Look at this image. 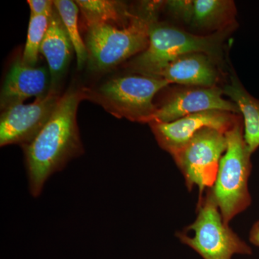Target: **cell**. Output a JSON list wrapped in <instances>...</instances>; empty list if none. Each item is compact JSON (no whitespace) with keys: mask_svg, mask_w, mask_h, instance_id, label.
Masks as SVG:
<instances>
[{"mask_svg":"<svg viewBox=\"0 0 259 259\" xmlns=\"http://www.w3.org/2000/svg\"><path fill=\"white\" fill-rule=\"evenodd\" d=\"M51 89V75L47 68L28 66L22 56H18L10 66L2 88L1 110L23 104L30 97L42 98L49 95Z\"/></svg>","mask_w":259,"mask_h":259,"instance_id":"obj_11","label":"cell"},{"mask_svg":"<svg viewBox=\"0 0 259 259\" xmlns=\"http://www.w3.org/2000/svg\"><path fill=\"white\" fill-rule=\"evenodd\" d=\"M83 100V89L68 90L36 137L23 146L32 197L40 196L51 175L84 152L76 121L78 107Z\"/></svg>","mask_w":259,"mask_h":259,"instance_id":"obj_1","label":"cell"},{"mask_svg":"<svg viewBox=\"0 0 259 259\" xmlns=\"http://www.w3.org/2000/svg\"><path fill=\"white\" fill-rule=\"evenodd\" d=\"M226 149L225 134L204 128L172 155L185 178L187 190L191 192L194 187H198V199L214 185L220 161Z\"/></svg>","mask_w":259,"mask_h":259,"instance_id":"obj_7","label":"cell"},{"mask_svg":"<svg viewBox=\"0 0 259 259\" xmlns=\"http://www.w3.org/2000/svg\"><path fill=\"white\" fill-rule=\"evenodd\" d=\"M54 6L59 12L68 35L70 37L77 61V68L79 70L84 67L88 63V54L86 44L83 41L79 30L78 14L79 8L75 1L70 0H56Z\"/></svg>","mask_w":259,"mask_h":259,"instance_id":"obj_17","label":"cell"},{"mask_svg":"<svg viewBox=\"0 0 259 259\" xmlns=\"http://www.w3.org/2000/svg\"><path fill=\"white\" fill-rule=\"evenodd\" d=\"M87 28L97 24H108L118 28L127 26L136 13L122 2L114 0H77Z\"/></svg>","mask_w":259,"mask_h":259,"instance_id":"obj_15","label":"cell"},{"mask_svg":"<svg viewBox=\"0 0 259 259\" xmlns=\"http://www.w3.org/2000/svg\"><path fill=\"white\" fill-rule=\"evenodd\" d=\"M169 84L161 78L131 74L107 81L95 88H83L85 100L101 105L117 118L149 123L158 107L153 98Z\"/></svg>","mask_w":259,"mask_h":259,"instance_id":"obj_5","label":"cell"},{"mask_svg":"<svg viewBox=\"0 0 259 259\" xmlns=\"http://www.w3.org/2000/svg\"><path fill=\"white\" fill-rule=\"evenodd\" d=\"M156 77L166 80L169 83L212 88L216 86L218 72L215 60L211 56L202 53H191L168 63Z\"/></svg>","mask_w":259,"mask_h":259,"instance_id":"obj_12","label":"cell"},{"mask_svg":"<svg viewBox=\"0 0 259 259\" xmlns=\"http://www.w3.org/2000/svg\"><path fill=\"white\" fill-rule=\"evenodd\" d=\"M236 114L221 110H208L192 114L170 122H150L158 145L171 156L204 128L218 130L223 134L239 120Z\"/></svg>","mask_w":259,"mask_h":259,"instance_id":"obj_9","label":"cell"},{"mask_svg":"<svg viewBox=\"0 0 259 259\" xmlns=\"http://www.w3.org/2000/svg\"><path fill=\"white\" fill-rule=\"evenodd\" d=\"M30 15H41L52 13L54 8V1L49 0H28Z\"/></svg>","mask_w":259,"mask_h":259,"instance_id":"obj_20","label":"cell"},{"mask_svg":"<svg viewBox=\"0 0 259 259\" xmlns=\"http://www.w3.org/2000/svg\"><path fill=\"white\" fill-rule=\"evenodd\" d=\"M73 51L74 49L72 42L54 6L40 49V53L45 56L49 64L51 90L58 93L57 87L69 68Z\"/></svg>","mask_w":259,"mask_h":259,"instance_id":"obj_13","label":"cell"},{"mask_svg":"<svg viewBox=\"0 0 259 259\" xmlns=\"http://www.w3.org/2000/svg\"><path fill=\"white\" fill-rule=\"evenodd\" d=\"M229 83L223 88V93L230 97L239 108L244 120V140L250 154L259 148V100L243 88L234 73Z\"/></svg>","mask_w":259,"mask_h":259,"instance_id":"obj_14","label":"cell"},{"mask_svg":"<svg viewBox=\"0 0 259 259\" xmlns=\"http://www.w3.org/2000/svg\"><path fill=\"white\" fill-rule=\"evenodd\" d=\"M165 3L167 9L175 18L191 25L193 17L194 0H171Z\"/></svg>","mask_w":259,"mask_h":259,"instance_id":"obj_19","label":"cell"},{"mask_svg":"<svg viewBox=\"0 0 259 259\" xmlns=\"http://www.w3.org/2000/svg\"><path fill=\"white\" fill-rule=\"evenodd\" d=\"M161 2L148 3L141 13L136 14L123 28L108 24H97L87 28L85 44L89 69L102 73L136 56L147 49L151 24Z\"/></svg>","mask_w":259,"mask_h":259,"instance_id":"obj_2","label":"cell"},{"mask_svg":"<svg viewBox=\"0 0 259 259\" xmlns=\"http://www.w3.org/2000/svg\"><path fill=\"white\" fill-rule=\"evenodd\" d=\"M249 240L255 246L259 247V221L252 226L249 234Z\"/></svg>","mask_w":259,"mask_h":259,"instance_id":"obj_21","label":"cell"},{"mask_svg":"<svg viewBox=\"0 0 259 259\" xmlns=\"http://www.w3.org/2000/svg\"><path fill=\"white\" fill-rule=\"evenodd\" d=\"M225 136L227 149L220 161L214 185L208 190L223 221L229 225L233 218L251 204L248 185L252 163L251 154L245 142L243 124L240 119Z\"/></svg>","mask_w":259,"mask_h":259,"instance_id":"obj_4","label":"cell"},{"mask_svg":"<svg viewBox=\"0 0 259 259\" xmlns=\"http://www.w3.org/2000/svg\"><path fill=\"white\" fill-rule=\"evenodd\" d=\"M51 13L30 15L28 37L22 55L23 62L28 66H36L40 46L47 33Z\"/></svg>","mask_w":259,"mask_h":259,"instance_id":"obj_18","label":"cell"},{"mask_svg":"<svg viewBox=\"0 0 259 259\" xmlns=\"http://www.w3.org/2000/svg\"><path fill=\"white\" fill-rule=\"evenodd\" d=\"M197 218L176 236L203 259H231L236 254L251 255V248L223 221L209 190L198 199Z\"/></svg>","mask_w":259,"mask_h":259,"instance_id":"obj_6","label":"cell"},{"mask_svg":"<svg viewBox=\"0 0 259 259\" xmlns=\"http://www.w3.org/2000/svg\"><path fill=\"white\" fill-rule=\"evenodd\" d=\"M229 30L212 35H194L173 25L158 23L156 18L150 26L147 49L133 58L127 66L138 74L156 77L168 63L191 53H202L214 60L223 56V44Z\"/></svg>","mask_w":259,"mask_h":259,"instance_id":"obj_3","label":"cell"},{"mask_svg":"<svg viewBox=\"0 0 259 259\" xmlns=\"http://www.w3.org/2000/svg\"><path fill=\"white\" fill-rule=\"evenodd\" d=\"M223 89L217 86L181 89L172 94L161 107H158L150 122H173L192 114L208 110L241 113L236 104L223 98Z\"/></svg>","mask_w":259,"mask_h":259,"instance_id":"obj_10","label":"cell"},{"mask_svg":"<svg viewBox=\"0 0 259 259\" xmlns=\"http://www.w3.org/2000/svg\"><path fill=\"white\" fill-rule=\"evenodd\" d=\"M236 14L234 3L230 0H194L191 25L200 30H228L233 26Z\"/></svg>","mask_w":259,"mask_h":259,"instance_id":"obj_16","label":"cell"},{"mask_svg":"<svg viewBox=\"0 0 259 259\" xmlns=\"http://www.w3.org/2000/svg\"><path fill=\"white\" fill-rule=\"evenodd\" d=\"M61 96L51 90L32 103L19 104L3 110L0 117V146L31 142L49 120Z\"/></svg>","mask_w":259,"mask_h":259,"instance_id":"obj_8","label":"cell"}]
</instances>
